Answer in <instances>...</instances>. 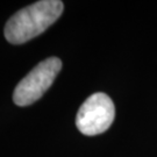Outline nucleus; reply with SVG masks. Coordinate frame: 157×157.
I'll return each mask as SVG.
<instances>
[{
    "label": "nucleus",
    "mask_w": 157,
    "mask_h": 157,
    "mask_svg": "<svg viewBox=\"0 0 157 157\" xmlns=\"http://www.w3.org/2000/svg\"><path fill=\"white\" fill-rule=\"evenodd\" d=\"M115 117V107L112 99L102 92L90 95L79 107L76 126L87 136L99 135L111 127Z\"/></svg>",
    "instance_id": "obj_3"
},
{
    "label": "nucleus",
    "mask_w": 157,
    "mask_h": 157,
    "mask_svg": "<svg viewBox=\"0 0 157 157\" xmlns=\"http://www.w3.org/2000/svg\"><path fill=\"white\" fill-rule=\"evenodd\" d=\"M61 69L62 61L58 57H49L40 62L15 86L13 92L14 104L25 107L37 101L55 82Z\"/></svg>",
    "instance_id": "obj_2"
},
{
    "label": "nucleus",
    "mask_w": 157,
    "mask_h": 157,
    "mask_svg": "<svg viewBox=\"0 0 157 157\" xmlns=\"http://www.w3.org/2000/svg\"><path fill=\"white\" fill-rule=\"evenodd\" d=\"M64 4L59 0H41L17 12L7 21L5 39L12 44H22L42 34L62 15Z\"/></svg>",
    "instance_id": "obj_1"
}]
</instances>
